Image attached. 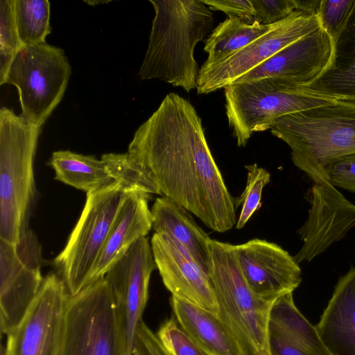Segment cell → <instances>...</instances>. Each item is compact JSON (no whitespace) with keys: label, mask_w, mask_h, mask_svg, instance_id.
Returning a JSON list of instances; mask_svg holds the SVG:
<instances>
[{"label":"cell","mask_w":355,"mask_h":355,"mask_svg":"<svg viewBox=\"0 0 355 355\" xmlns=\"http://www.w3.org/2000/svg\"><path fill=\"white\" fill-rule=\"evenodd\" d=\"M128 153L170 198L216 232L236 223V207L207 142L200 117L186 98L168 94L135 132Z\"/></svg>","instance_id":"1"},{"label":"cell","mask_w":355,"mask_h":355,"mask_svg":"<svg viewBox=\"0 0 355 355\" xmlns=\"http://www.w3.org/2000/svg\"><path fill=\"white\" fill-rule=\"evenodd\" d=\"M155 17L139 71L142 80L159 79L189 92L197 88V44L211 31V10L202 0H149Z\"/></svg>","instance_id":"2"},{"label":"cell","mask_w":355,"mask_h":355,"mask_svg":"<svg viewBox=\"0 0 355 355\" xmlns=\"http://www.w3.org/2000/svg\"><path fill=\"white\" fill-rule=\"evenodd\" d=\"M271 133L291 150V160L313 183L330 182L327 169L355 154V103L336 100L277 119Z\"/></svg>","instance_id":"3"},{"label":"cell","mask_w":355,"mask_h":355,"mask_svg":"<svg viewBox=\"0 0 355 355\" xmlns=\"http://www.w3.org/2000/svg\"><path fill=\"white\" fill-rule=\"evenodd\" d=\"M41 127L0 110V239L17 243L29 230L37 190L34 158Z\"/></svg>","instance_id":"4"},{"label":"cell","mask_w":355,"mask_h":355,"mask_svg":"<svg viewBox=\"0 0 355 355\" xmlns=\"http://www.w3.org/2000/svg\"><path fill=\"white\" fill-rule=\"evenodd\" d=\"M208 274L218 316L248 355H270L268 321L274 302L257 297L245 280L232 244L211 239Z\"/></svg>","instance_id":"5"},{"label":"cell","mask_w":355,"mask_h":355,"mask_svg":"<svg viewBox=\"0 0 355 355\" xmlns=\"http://www.w3.org/2000/svg\"><path fill=\"white\" fill-rule=\"evenodd\" d=\"M224 89L228 123L239 147L245 146L253 133L270 130L283 116L336 101L276 78L232 83Z\"/></svg>","instance_id":"6"},{"label":"cell","mask_w":355,"mask_h":355,"mask_svg":"<svg viewBox=\"0 0 355 355\" xmlns=\"http://www.w3.org/2000/svg\"><path fill=\"white\" fill-rule=\"evenodd\" d=\"M60 355H127L119 314L105 277L69 297Z\"/></svg>","instance_id":"7"},{"label":"cell","mask_w":355,"mask_h":355,"mask_svg":"<svg viewBox=\"0 0 355 355\" xmlns=\"http://www.w3.org/2000/svg\"><path fill=\"white\" fill-rule=\"evenodd\" d=\"M114 182L87 193L81 215L64 249L53 260L69 296L89 286V277L119 211L129 193Z\"/></svg>","instance_id":"8"},{"label":"cell","mask_w":355,"mask_h":355,"mask_svg":"<svg viewBox=\"0 0 355 355\" xmlns=\"http://www.w3.org/2000/svg\"><path fill=\"white\" fill-rule=\"evenodd\" d=\"M71 71L62 49L46 42L22 46L6 80L18 90L21 116L41 127L61 101Z\"/></svg>","instance_id":"9"},{"label":"cell","mask_w":355,"mask_h":355,"mask_svg":"<svg viewBox=\"0 0 355 355\" xmlns=\"http://www.w3.org/2000/svg\"><path fill=\"white\" fill-rule=\"evenodd\" d=\"M42 248L30 229L16 243L0 239V327L6 336L20 323L44 277Z\"/></svg>","instance_id":"10"},{"label":"cell","mask_w":355,"mask_h":355,"mask_svg":"<svg viewBox=\"0 0 355 355\" xmlns=\"http://www.w3.org/2000/svg\"><path fill=\"white\" fill-rule=\"evenodd\" d=\"M320 27L317 15L295 10L227 60L214 66L200 68L197 78L198 94H209L225 88L282 49Z\"/></svg>","instance_id":"11"},{"label":"cell","mask_w":355,"mask_h":355,"mask_svg":"<svg viewBox=\"0 0 355 355\" xmlns=\"http://www.w3.org/2000/svg\"><path fill=\"white\" fill-rule=\"evenodd\" d=\"M69 297L55 272L46 275L24 317L7 335V355H60Z\"/></svg>","instance_id":"12"},{"label":"cell","mask_w":355,"mask_h":355,"mask_svg":"<svg viewBox=\"0 0 355 355\" xmlns=\"http://www.w3.org/2000/svg\"><path fill=\"white\" fill-rule=\"evenodd\" d=\"M151 245L145 236L135 242L107 272L124 333L127 355H132L136 334L148 299L149 282L155 269Z\"/></svg>","instance_id":"13"},{"label":"cell","mask_w":355,"mask_h":355,"mask_svg":"<svg viewBox=\"0 0 355 355\" xmlns=\"http://www.w3.org/2000/svg\"><path fill=\"white\" fill-rule=\"evenodd\" d=\"M239 269L259 298L274 302L293 292L302 282V271L293 257L275 243L254 239L232 245Z\"/></svg>","instance_id":"14"},{"label":"cell","mask_w":355,"mask_h":355,"mask_svg":"<svg viewBox=\"0 0 355 355\" xmlns=\"http://www.w3.org/2000/svg\"><path fill=\"white\" fill-rule=\"evenodd\" d=\"M354 226L355 205L331 182L313 184L308 218L297 231L304 244L295 260L311 261Z\"/></svg>","instance_id":"15"},{"label":"cell","mask_w":355,"mask_h":355,"mask_svg":"<svg viewBox=\"0 0 355 355\" xmlns=\"http://www.w3.org/2000/svg\"><path fill=\"white\" fill-rule=\"evenodd\" d=\"M334 53V41L320 27L282 49L233 83L276 78L308 86L329 67Z\"/></svg>","instance_id":"16"},{"label":"cell","mask_w":355,"mask_h":355,"mask_svg":"<svg viewBox=\"0 0 355 355\" xmlns=\"http://www.w3.org/2000/svg\"><path fill=\"white\" fill-rule=\"evenodd\" d=\"M150 245L162 282L171 296L218 315V305L209 274L189 252L162 234L154 233Z\"/></svg>","instance_id":"17"},{"label":"cell","mask_w":355,"mask_h":355,"mask_svg":"<svg viewBox=\"0 0 355 355\" xmlns=\"http://www.w3.org/2000/svg\"><path fill=\"white\" fill-rule=\"evenodd\" d=\"M150 194L135 190L129 192L110 230L89 277V286L102 277L141 238L152 229L148 207Z\"/></svg>","instance_id":"18"},{"label":"cell","mask_w":355,"mask_h":355,"mask_svg":"<svg viewBox=\"0 0 355 355\" xmlns=\"http://www.w3.org/2000/svg\"><path fill=\"white\" fill-rule=\"evenodd\" d=\"M315 327L332 355H355V267L339 278Z\"/></svg>","instance_id":"19"},{"label":"cell","mask_w":355,"mask_h":355,"mask_svg":"<svg viewBox=\"0 0 355 355\" xmlns=\"http://www.w3.org/2000/svg\"><path fill=\"white\" fill-rule=\"evenodd\" d=\"M174 315L182 328L208 355H248L214 313L171 296Z\"/></svg>","instance_id":"20"},{"label":"cell","mask_w":355,"mask_h":355,"mask_svg":"<svg viewBox=\"0 0 355 355\" xmlns=\"http://www.w3.org/2000/svg\"><path fill=\"white\" fill-rule=\"evenodd\" d=\"M150 211L155 233L166 234L180 244L208 272L211 239L190 212L166 196L157 198Z\"/></svg>","instance_id":"21"},{"label":"cell","mask_w":355,"mask_h":355,"mask_svg":"<svg viewBox=\"0 0 355 355\" xmlns=\"http://www.w3.org/2000/svg\"><path fill=\"white\" fill-rule=\"evenodd\" d=\"M306 87L336 100L355 103V10L334 42L329 67Z\"/></svg>","instance_id":"22"},{"label":"cell","mask_w":355,"mask_h":355,"mask_svg":"<svg viewBox=\"0 0 355 355\" xmlns=\"http://www.w3.org/2000/svg\"><path fill=\"white\" fill-rule=\"evenodd\" d=\"M283 339L311 355H332L313 325L295 304L293 292L273 302L269 315L268 335Z\"/></svg>","instance_id":"23"},{"label":"cell","mask_w":355,"mask_h":355,"mask_svg":"<svg viewBox=\"0 0 355 355\" xmlns=\"http://www.w3.org/2000/svg\"><path fill=\"white\" fill-rule=\"evenodd\" d=\"M49 165L54 170L55 180L86 193L114 182L104 162L94 156L58 150L52 153Z\"/></svg>","instance_id":"24"},{"label":"cell","mask_w":355,"mask_h":355,"mask_svg":"<svg viewBox=\"0 0 355 355\" xmlns=\"http://www.w3.org/2000/svg\"><path fill=\"white\" fill-rule=\"evenodd\" d=\"M275 24H252L239 18L228 17L220 23L207 37L204 51L207 59L201 68L216 65L269 31Z\"/></svg>","instance_id":"25"},{"label":"cell","mask_w":355,"mask_h":355,"mask_svg":"<svg viewBox=\"0 0 355 355\" xmlns=\"http://www.w3.org/2000/svg\"><path fill=\"white\" fill-rule=\"evenodd\" d=\"M14 15L23 46L46 42L51 31L48 0H14Z\"/></svg>","instance_id":"26"},{"label":"cell","mask_w":355,"mask_h":355,"mask_svg":"<svg viewBox=\"0 0 355 355\" xmlns=\"http://www.w3.org/2000/svg\"><path fill=\"white\" fill-rule=\"evenodd\" d=\"M101 159L114 182L121 184L128 191L161 195L150 172L128 153L103 154Z\"/></svg>","instance_id":"27"},{"label":"cell","mask_w":355,"mask_h":355,"mask_svg":"<svg viewBox=\"0 0 355 355\" xmlns=\"http://www.w3.org/2000/svg\"><path fill=\"white\" fill-rule=\"evenodd\" d=\"M23 45L14 15V0L0 1V85L6 83L10 67Z\"/></svg>","instance_id":"28"},{"label":"cell","mask_w":355,"mask_h":355,"mask_svg":"<svg viewBox=\"0 0 355 355\" xmlns=\"http://www.w3.org/2000/svg\"><path fill=\"white\" fill-rule=\"evenodd\" d=\"M248 171L245 188L243 193L234 198L236 209L242 205L236 229H242L254 213L261 206V193L264 187L270 181V174L257 164L245 166Z\"/></svg>","instance_id":"29"},{"label":"cell","mask_w":355,"mask_h":355,"mask_svg":"<svg viewBox=\"0 0 355 355\" xmlns=\"http://www.w3.org/2000/svg\"><path fill=\"white\" fill-rule=\"evenodd\" d=\"M355 10V0H321L317 15L334 42L347 27Z\"/></svg>","instance_id":"30"},{"label":"cell","mask_w":355,"mask_h":355,"mask_svg":"<svg viewBox=\"0 0 355 355\" xmlns=\"http://www.w3.org/2000/svg\"><path fill=\"white\" fill-rule=\"evenodd\" d=\"M156 334L170 355H208L174 317L163 322Z\"/></svg>","instance_id":"31"},{"label":"cell","mask_w":355,"mask_h":355,"mask_svg":"<svg viewBox=\"0 0 355 355\" xmlns=\"http://www.w3.org/2000/svg\"><path fill=\"white\" fill-rule=\"evenodd\" d=\"M254 21L261 25H272L291 15L296 10L295 0H252Z\"/></svg>","instance_id":"32"},{"label":"cell","mask_w":355,"mask_h":355,"mask_svg":"<svg viewBox=\"0 0 355 355\" xmlns=\"http://www.w3.org/2000/svg\"><path fill=\"white\" fill-rule=\"evenodd\" d=\"M327 175L335 187L355 193V154L334 161L327 168Z\"/></svg>","instance_id":"33"},{"label":"cell","mask_w":355,"mask_h":355,"mask_svg":"<svg viewBox=\"0 0 355 355\" xmlns=\"http://www.w3.org/2000/svg\"><path fill=\"white\" fill-rule=\"evenodd\" d=\"M211 10H219L228 17H236L245 23L254 22L255 10L252 0H202Z\"/></svg>","instance_id":"34"},{"label":"cell","mask_w":355,"mask_h":355,"mask_svg":"<svg viewBox=\"0 0 355 355\" xmlns=\"http://www.w3.org/2000/svg\"><path fill=\"white\" fill-rule=\"evenodd\" d=\"M132 355H170L159 341L157 334L142 321L136 334Z\"/></svg>","instance_id":"35"},{"label":"cell","mask_w":355,"mask_h":355,"mask_svg":"<svg viewBox=\"0 0 355 355\" xmlns=\"http://www.w3.org/2000/svg\"><path fill=\"white\" fill-rule=\"evenodd\" d=\"M268 336L270 355H311L283 339L270 334Z\"/></svg>","instance_id":"36"},{"label":"cell","mask_w":355,"mask_h":355,"mask_svg":"<svg viewBox=\"0 0 355 355\" xmlns=\"http://www.w3.org/2000/svg\"><path fill=\"white\" fill-rule=\"evenodd\" d=\"M85 3L90 6H96L98 3H106L110 2V1H85Z\"/></svg>","instance_id":"37"},{"label":"cell","mask_w":355,"mask_h":355,"mask_svg":"<svg viewBox=\"0 0 355 355\" xmlns=\"http://www.w3.org/2000/svg\"><path fill=\"white\" fill-rule=\"evenodd\" d=\"M0 355H7L6 350V347L3 345H1V346Z\"/></svg>","instance_id":"38"}]
</instances>
